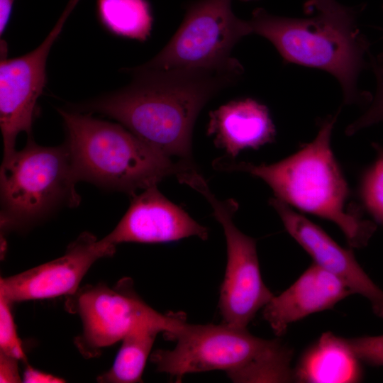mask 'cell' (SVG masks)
Instances as JSON below:
<instances>
[{"label": "cell", "instance_id": "1", "mask_svg": "<svg viewBox=\"0 0 383 383\" xmlns=\"http://www.w3.org/2000/svg\"><path fill=\"white\" fill-rule=\"evenodd\" d=\"M236 59L218 67L129 70L126 87L84 105L108 116L150 147L170 157L189 160L196 119L205 104L243 73Z\"/></svg>", "mask_w": 383, "mask_h": 383}, {"label": "cell", "instance_id": "2", "mask_svg": "<svg viewBox=\"0 0 383 383\" xmlns=\"http://www.w3.org/2000/svg\"><path fill=\"white\" fill-rule=\"evenodd\" d=\"M336 115L324 119L316 137L294 154L267 165L218 160V168L248 172L263 180L277 199L335 223L350 246H365L375 225L347 209L348 184L333 152L331 140Z\"/></svg>", "mask_w": 383, "mask_h": 383}, {"label": "cell", "instance_id": "3", "mask_svg": "<svg viewBox=\"0 0 383 383\" xmlns=\"http://www.w3.org/2000/svg\"><path fill=\"white\" fill-rule=\"evenodd\" d=\"M68 150L77 181L135 195L164 178L192 167L174 163L121 124L88 114L59 109Z\"/></svg>", "mask_w": 383, "mask_h": 383}, {"label": "cell", "instance_id": "4", "mask_svg": "<svg viewBox=\"0 0 383 383\" xmlns=\"http://www.w3.org/2000/svg\"><path fill=\"white\" fill-rule=\"evenodd\" d=\"M252 33L273 44L284 60L331 73L339 82L346 103L359 96L357 78L369 49L357 30L340 28L318 15L311 18L274 16L262 8L248 21Z\"/></svg>", "mask_w": 383, "mask_h": 383}, {"label": "cell", "instance_id": "5", "mask_svg": "<svg viewBox=\"0 0 383 383\" xmlns=\"http://www.w3.org/2000/svg\"><path fill=\"white\" fill-rule=\"evenodd\" d=\"M77 182L65 145L41 146L28 136L21 150L2 161L1 228H26L61 206H77Z\"/></svg>", "mask_w": 383, "mask_h": 383}, {"label": "cell", "instance_id": "6", "mask_svg": "<svg viewBox=\"0 0 383 383\" xmlns=\"http://www.w3.org/2000/svg\"><path fill=\"white\" fill-rule=\"evenodd\" d=\"M66 306L77 313L82 332L74 340L87 358L121 340L142 325H154L164 333H172L186 322L182 313L162 314L148 305L135 292L131 279L124 278L113 287L104 284L87 285L68 296Z\"/></svg>", "mask_w": 383, "mask_h": 383}, {"label": "cell", "instance_id": "7", "mask_svg": "<svg viewBox=\"0 0 383 383\" xmlns=\"http://www.w3.org/2000/svg\"><path fill=\"white\" fill-rule=\"evenodd\" d=\"M180 182L207 199L215 218L221 224L226 241L227 263L218 308L224 323L247 328L257 311L274 296L262 278L256 241L235 225L233 218L238 204L234 199L218 200L195 170L184 174Z\"/></svg>", "mask_w": 383, "mask_h": 383}, {"label": "cell", "instance_id": "8", "mask_svg": "<svg viewBox=\"0 0 383 383\" xmlns=\"http://www.w3.org/2000/svg\"><path fill=\"white\" fill-rule=\"evenodd\" d=\"M176 341L172 350L160 349L150 355L157 372L179 382L188 374L212 370L226 372L240 368L272 349L279 339L253 335L247 328L222 324H190L165 334Z\"/></svg>", "mask_w": 383, "mask_h": 383}, {"label": "cell", "instance_id": "9", "mask_svg": "<svg viewBox=\"0 0 383 383\" xmlns=\"http://www.w3.org/2000/svg\"><path fill=\"white\" fill-rule=\"evenodd\" d=\"M232 0H197L186 5L179 28L167 44L143 67H213L232 62L234 46L251 34L248 21L232 11Z\"/></svg>", "mask_w": 383, "mask_h": 383}, {"label": "cell", "instance_id": "10", "mask_svg": "<svg viewBox=\"0 0 383 383\" xmlns=\"http://www.w3.org/2000/svg\"><path fill=\"white\" fill-rule=\"evenodd\" d=\"M79 0H70L60 18L34 50L18 57H1L0 127L3 159L16 152L18 133L30 135L36 115L37 101L46 83V62L52 45Z\"/></svg>", "mask_w": 383, "mask_h": 383}, {"label": "cell", "instance_id": "11", "mask_svg": "<svg viewBox=\"0 0 383 383\" xmlns=\"http://www.w3.org/2000/svg\"><path fill=\"white\" fill-rule=\"evenodd\" d=\"M116 245L89 233H82L65 253L19 274L1 278L0 296L10 303L75 294L84 275L98 260L114 254Z\"/></svg>", "mask_w": 383, "mask_h": 383}, {"label": "cell", "instance_id": "12", "mask_svg": "<svg viewBox=\"0 0 383 383\" xmlns=\"http://www.w3.org/2000/svg\"><path fill=\"white\" fill-rule=\"evenodd\" d=\"M289 234L308 252L313 262L340 279L354 294L367 299L372 311L383 318V290L367 274L352 250L345 249L323 229L289 205L270 201Z\"/></svg>", "mask_w": 383, "mask_h": 383}, {"label": "cell", "instance_id": "13", "mask_svg": "<svg viewBox=\"0 0 383 383\" xmlns=\"http://www.w3.org/2000/svg\"><path fill=\"white\" fill-rule=\"evenodd\" d=\"M192 236L206 240L208 230L167 199L155 185L133 196L126 213L102 240L116 245L121 243H169Z\"/></svg>", "mask_w": 383, "mask_h": 383}, {"label": "cell", "instance_id": "14", "mask_svg": "<svg viewBox=\"0 0 383 383\" xmlns=\"http://www.w3.org/2000/svg\"><path fill=\"white\" fill-rule=\"evenodd\" d=\"M353 292L337 277L313 263L289 288L262 309L264 319L277 336L293 323L333 308Z\"/></svg>", "mask_w": 383, "mask_h": 383}, {"label": "cell", "instance_id": "15", "mask_svg": "<svg viewBox=\"0 0 383 383\" xmlns=\"http://www.w3.org/2000/svg\"><path fill=\"white\" fill-rule=\"evenodd\" d=\"M207 134L230 156L246 148L257 149L274 140L276 131L267 106L246 98L211 111Z\"/></svg>", "mask_w": 383, "mask_h": 383}, {"label": "cell", "instance_id": "16", "mask_svg": "<svg viewBox=\"0 0 383 383\" xmlns=\"http://www.w3.org/2000/svg\"><path fill=\"white\" fill-rule=\"evenodd\" d=\"M361 361L347 339L331 332L309 347L294 369L299 382H356L362 379Z\"/></svg>", "mask_w": 383, "mask_h": 383}, {"label": "cell", "instance_id": "17", "mask_svg": "<svg viewBox=\"0 0 383 383\" xmlns=\"http://www.w3.org/2000/svg\"><path fill=\"white\" fill-rule=\"evenodd\" d=\"M164 331L154 325H142L130 331L122 340L121 346L111 367L97 381L105 383L142 382L145 369L155 338Z\"/></svg>", "mask_w": 383, "mask_h": 383}, {"label": "cell", "instance_id": "18", "mask_svg": "<svg viewBox=\"0 0 383 383\" xmlns=\"http://www.w3.org/2000/svg\"><path fill=\"white\" fill-rule=\"evenodd\" d=\"M102 24L118 36L145 40L150 34L152 16L146 0H97Z\"/></svg>", "mask_w": 383, "mask_h": 383}, {"label": "cell", "instance_id": "19", "mask_svg": "<svg viewBox=\"0 0 383 383\" xmlns=\"http://www.w3.org/2000/svg\"><path fill=\"white\" fill-rule=\"evenodd\" d=\"M292 356V349L280 340L262 357L226 374L233 382H289L294 381Z\"/></svg>", "mask_w": 383, "mask_h": 383}, {"label": "cell", "instance_id": "20", "mask_svg": "<svg viewBox=\"0 0 383 383\" xmlns=\"http://www.w3.org/2000/svg\"><path fill=\"white\" fill-rule=\"evenodd\" d=\"M374 148L377 157L362 176L360 194L368 212L383 223V148L374 145Z\"/></svg>", "mask_w": 383, "mask_h": 383}, {"label": "cell", "instance_id": "21", "mask_svg": "<svg viewBox=\"0 0 383 383\" xmlns=\"http://www.w3.org/2000/svg\"><path fill=\"white\" fill-rule=\"evenodd\" d=\"M372 67L377 82L374 96L365 113L347 128L348 135L383 121V53L372 60Z\"/></svg>", "mask_w": 383, "mask_h": 383}, {"label": "cell", "instance_id": "22", "mask_svg": "<svg viewBox=\"0 0 383 383\" xmlns=\"http://www.w3.org/2000/svg\"><path fill=\"white\" fill-rule=\"evenodd\" d=\"M0 296V353L26 360V355L18 336L11 305Z\"/></svg>", "mask_w": 383, "mask_h": 383}, {"label": "cell", "instance_id": "23", "mask_svg": "<svg viewBox=\"0 0 383 383\" xmlns=\"http://www.w3.org/2000/svg\"><path fill=\"white\" fill-rule=\"evenodd\" d=\"M249 1L253 0H240ZM315 9L319 15L334 25L347 30H356V10L344 6L335 0H307L306 11Z\"/></svg>", "mask_w": 383, "mask_h": 383}, {"label": "cell", "instance_id": "24", "mask_svg": "<svg viewBox=\"0 0 383 383\" xmlns=\"http://www.w3.org/2000/svg\"><path fill=\"white\" fill-rule=\"evenodd\" d=\"M346 339L350 348L361 362L383 367V335Z\"/></svg>", "mask_w": 383, "mask_h": 383}, {"label": "cell", "instance_id": "25", "mask_svg": "<svg viewBox=\"0 0 383 383\" xmlns=\"http://www.w3.org/2000/svg\"><path fill=\"white\" fill-rule=\"evenodd\" d=\"M20 360L0 353V382L17 383L22 382L18 370Z\"/></svg>", "mask_w": 383, "mask_h": 383}, {"label": "cell", "instance_id": "26", "mask_svg": "<svg viewBox=\"0 0 383 383\" xmlns=\"http://www.w3.org/2000/svg\"><path fill=\"white\" fill-rule=\"evenodd\" d=\"M23 382H43V383H59L65 381L52 374L45 373L34 369L30 366L25 368Z\"/></svg>", "mask_w": 383, "mask_h": 383}, {"label": "cell", "instance_id": "27", "mask_svg": "<svg viewBox=\"0 0 383 383\" xmlns=\"http://www.w3.org/2000/svg\"><path fill=\"white\" fill-rule=\"evenodd\" d=\"M14 0H0V35L4 34L9 21Z\"/></svg>", "mask_w": 383, "mask_h": 383}]
</instances>
